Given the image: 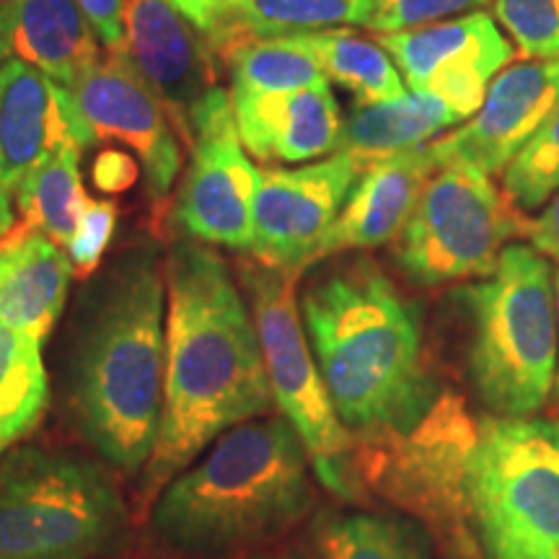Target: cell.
Returning <instances> with one entry per match:
<instances>
[{"instance_id":"obj_14","label":"cell","mask_w":559,"mask_h":559,"mask_svg":"<svg viewBox=\"0 0 559 559\" xmlns=\"http://www.w3.org/2000/svg\"><path fill=\"white\" fill-rule=\"evenodd\" d=\"M94 140L117 143L143 171L153 202L171 192L181 169V138L156 94L120 52H107L70 86Z\"/></svg>"},{"instance_id":"obj_15","label":"cell","mask_w":559,"mask_h":559,"mask_svg":"<svg viewBox=\"0 0 559 559\" xmlns=\"http://www.w3.org/2000/svg\"><path fill=\"white\" fill-rule=\"evenodd\" d=\"M120 52L164 104L181 143L190 145L194 115L215 83L207 41L174 0H124Z\"/></svg>"},{"instance_id":"obj_12","label":"cell","mask_w":559,"mask_h":559,"mask_svg":"<svg viewBox=\"0 0 559 559\" xmlns=\"http://www.w3.org/2000/svg\"><path fill=\"white\" fill-rule=\"evenodd\" d=\"M362 171L366 164L347 151L313 164L262 169L254 200V260L304 275Z\"/></svg>"},{"instance_id":"obj_34","label":"cell","mask_w":559,"mask_h":559,"mask_svg":"<svg viewBox=\"0 0 559 559\" xmlns=\"http://www.w3.org/2000/svg\"><path fill=\"white\" fill-rule=\"evenodd\" d=\"M531 247L542 257L559 264V192L539 210L536 218L526 221V234Z\"/></svg>"},{"instance_id":"obj_3","label":"cell","mask_w":559,"mask_h":559,"mask_svg":"<svg viewBox=\"0 0 559 559\" xmlns=\"http://www.w3.org/2000/svg\"><path fill=\"white\" fill-rule=\"evenodd\" d=\"M306 337L334 409L366 443L417 428L438 402L417 306L368 257L342 262L300 298Z\"/></svg>"},{"instance_id":"obj_37","label":"cell","mask_w":559,"mask_h":559,"mask_svg":"<svg viewBox=\"0 0 559 559\" xmlns=\"http://www.w3.org/2000/svg\"><path fill=\"white\" fill-rule=\"evenodd\" d=\"M16 228V213H13V202H11V192L0 185V241Z\"/></svg>"},{"instance_id":"obj_30","label":"cell","mask_w":559,"mask_h":559,"mask_svg":"<svg viewBox=\"0 0 559 559\" xmlns=\"http://www.w3.org/2000/svg\"><path fill=\"white\" fill-rule=\"evenodd\" d=\"M492 9L521 58H559V0H492Z\"/></svg>"},{"instance_id":"obj_38","label":"cell","mask_w":559,"mask_h":559,"mask_svg":"<svg viewBox=\"0 0 559 559\" xmlns=\"http://www.w3.org/2000/svg\"><path fill=\"white\" fill-rule=\"evenodd\" d=\"M555 290H557V353H559V272L555 275ZM551 402L559 415V355H557V376H555V391H551Z\"/></svg>"},{"instance_id":"obj_22","label":"cell","mask_w":559,"mask_h":559,"mask_svg":"<svg viewBox=\"0 0 559 559\" xmlns=\"http://www.w3.org/2000/svg\"><path fill=\"white\" fill-rule=\"evenodd\" d=\"M464 122L449 104L430 94H407L379 104H353L342 122L340 148L362 164L423 148Z\"/></svg>"},{"instance_id":"obj_29","label":"cell","mask_w":559,"mask_h":559,"mask_svg":"<svg viewBox=\"0 0 559 559\" xmlns=\"http://www.w3.org/2000/svg\"><path fill=\"white\" fill-rule=\"evenodd\" d=\"M500 177L502 192L521 213H536L559 192V102Z\"/></svg>"},{"instance_id":"obj_1","label":"cell","mask_w":559,"mask_h":559,"mask_svg":"<svg viewBox=\"0 0 559 559\" xmlns=\"http://www.w3.org/2000/svg\"><path fill=\"white\" fill-rule=\"evenodd\" d=\"M164 275V409L143 500L158 498L223 432L275 407L254 317L218 251L181 236Z\"/></svg>"},{"instance_id":"obj_6","label":"cell","mask_w":559,"mask_h":559,"mask_svg":"<svg viewBox=\"0 0 559 559\" xmlns=\"http://www.w3.org/2000/svg\"><path fill=\"white\" fill-rule=\"evenodd\" d=\"M124 531L128 506L96 461L39 445L0 459V559H91Z\"/></svg>"},{"instance_id":"obj_26","label":"cell","mask_w":559,"mask_h":559,"mask_svg":"<svg viewBox=\"0 0 559 559\" xmlns=\"http://www.w3.org/2000/svg\"><path fill=\"white\" fill-rule=\"evenodd\" d=\"M50 402L41 342L0 321V443H19L37 428Z\"/></svg>"},{"instance_id":"obj_32","label":"cell","mask_w":559,"mask_h":559,"mask_svg":"<svg viewBox=\"0 0 559 559\" xmlns=\"http://www.w3.org/2000/svg\"><path fill=\"white\" fill-rule=\"evenodd\" d=\"M117 226V207L107 200H91L81 215L79 228L68 241V257L79 275H91L102 264L104 251L109 249Z\"/></svg>"},{"instance_id":"obj_9","label":"cell","mask_w":559,"mask_h":559,"mask_svg":"<svg viewBox=\"0 0 559 559\" xmlns=\"http://www.w3.org/2000/svg\"><path fill=\"white\" fill-rule=\"evenodd\" d=\"M523 234L526 218L489 174L466 164H440L394 239V262L419 288L481 280Z\"/></svg>"},{"instance_id":"obj_35","label":"cell","mask_w":559,"mask_h":559,"mask_svg":"<svg viewBox=\"0 0 559 559\" xmlns=\"http://www.w3.org/2000/svg\"><path fill=\"white\" fill-rule=\"evenodd\" d=\"M481 549L489 559H559V547H542L515 536H487Z\"/></svg>"},{"instance_id":"obj_27","label":"cell","mask_w":559,"mask_h":559,"mask_svg":"<svg viewBox=\"0 0 559 559\" xmlns=\"http://www.w3.org/2000/svg\"><path fill=\"white\" fill-rule=\"evenodd\" d=\"M317 544L324 559H432L428 531L394 515H324Z\"/></svg>"},{"instance_id":"obj_2","label":"cell","mask_w":559,"mask_h":559,"mask_svg":"<svg viewBox=\"0 0 559 559\" xmlns=\"http://www.w3.org/2000/svg\"><path fill=\"white\" fill-rule=\"evenodd\" d=\"M164 370V264L153 247H132L83 290L66 366L70 419L111 469L138 474L148 466Z\"/></svg>"},{"instance_id":"obj_8","label":"cell","mask_w":559,"mask_h":559,"mask_svg":"<svg viewBox=\"0 0 559 559\" xmlns=\"http://www.w3.org/2000/svg\"><path fill=\"white\" fill-rule=\"evenodd\" d=\"M479 419L456 394H440L417 428L400 438L366 443L360 479L402 510L425 521L459 559H479L481 542L466 500V464Z\"/></svg>"},{"instance_id":"obj_28","label":"cell","mask_w":559,"mask_h":559,"mask_svg":"<svg viewBox=\"0 0 559 559\" xmlns=\"http://www.w3.org/2000/svg\"><path fill=\"white\" fill-rule=\"evenodd\" d=\"M223 55L230 94H288L326 81L313 55L293 37L241 41Z\"/></svg>"},{"instance_id":"obj_21","label":"cell","mask_w":559,"mask_h":559,"mask_svg":"<svg viewBox=\"0 0 559 559\" xmlns=\"http://www.w3.org/2000/svg\"><path fill=\"white\" fill-rule=\"evenodd\" d=\"M73 262L68 251L29 226L0 241V321L45 342L66 309Z\"/></svg>"},{"instance_id":"obj_31","label":"cell","mask_w":559,"mask_h":559,"mask_svg":"<svg viewBox=\"0 0 559 559\" xmlns=\"http://www.w3.org/2000/svg\"><path fill=\"white\" fill-rule=\"evenodd\" d=\"M492 0H370V19L366 29L391 34L456 19L464 13L481 11Z\"/></svg>"},{"instance_id":"obj_20","label":"cell","mask_w":559,"mask_h":559,"mask_svg":"<svg viewBox=\"0 0 559 559\" xmlns=\"http://www.w3.org/2000/svg\"><path fill=\"white\" fill-rule=\"evenodd\" d=\"M99 47L75 0H0V66L24 62L70 88L102 58Z\"/></svg>"},{"instance_id":"obj_36","label":"cell","mask_w":559,"mask_h":559,"mask_svg":"<svg viewBox=\"0 0 559 559\" xmlns=\"http://www.w3.org/2000/svg\"><path fill=\"white\" fill-rule=\"evenodd\" d=\"M241 0H174V5L190 19V24L200 34H207L221 24V19L226 16L239 5Z\"/></svg>"},{"instance_id":"obj_10","label":"cell","mask_w":559,"mask_h":559,"mask_svg":"<svg viewBox=\"0 0 559 559\" xmlns=\"http://www.w3.org/2000/svg\"><path fill=\"white\" fill-rule=\"evenodd\" d=\"M466 500L479 542L515 536L559 547V423L534 417H479Z\"/></svg>"},{"instance_id":"obj_39","label":"cell","mask_w":559,"mask_h":559,"mask_svg":"<svg viewBox=\"0 0 559 559\" xmlns=\"http://www.w3.org/2000/svg\"><path fill=\"white\" fill-rule=\"evenodd\" d=\"M260 559H304L298 555H275V557H260Z\"/></svg>"},{"instance_id":"obj_5","label":"cell","mask_w":559,"mask_h":559,"mask_svg":"<svg viewBox=\"0 0 559 559\" xmlns=\"http://www.w3.org/2000/svg\"><path fill=\"white\" fill-rule=\"evenodd\" d=\"M469 326L466 370L479 402L498 417L547 407L557 376V290L547 257L508 243L487 277L461 285Z\"/></svg>"},{"instance_id":"obj_17","label":"cell","mask_w":559,"mask_h":559,"mask_svg":"<svg viewBox=\"0 0 559 559\" xmlns=\"http://www.w3.org/2000/svg\"><path fill=\"white\" fill-rule=\"evenodd\" d=\"M96 143L73 91L24 62L0 66V185L21 181L66 148Z\"/></svg>"},{"instance_id":"obj_19","label":"cell","mask_w":559,"mask_h":559,"mask_svg":"<svg viewBox=\"0 0 559 559\" xmlns=\"http://www.w3.org/2000/svg\"><path fill=\"white\" fill-rule=\"evenodd\" d=\"M438 166L432 143L368 164L340 218L313 251L311 267L342 251L373 249L394 241Z\"/></svg>"},{"instance_id":"obj_4","label":"cell","mask_w":559,"mask_h":559,"mask_svg":"<svg viewBox=\"0 0 559 559\" xmlns=\"http://www.w3.org/2000/svg\"><path fill=\"white\" fill-rule=\"evenodd\" d=\"M311 506L304 440L285 417H257L160 489L151 526L181 555L223 557L285 534Z\"/></svg>"},{"instance_id":"obj_40","label":"cell","mask_w":559,"mask_h":559,"mask_svg":"<svg viewBox=\"0 0 559 559\" xmlns=\"http://www.w3.org/2000/svg\"><path fill=\"white\" fill-rule=\"evenodd\" d=\"M5 451H9V449H5V445L0 443V459H3V453H5Z\"/></svg>"},{"instance_id":"obj_25","label":"cell","mask_w":559,"mask_h":559,"mask_svg":"<svg viewBox=\"0 0 559 559\" xmlns=\"http://www.w3.org/2000/svg\"><path fill=\"white\" fill-rule=\"evenodd\" d=\"M81 156L83 148L55 153L21 181L16 190V205L24 226L39 230L62 249L68 247L91 202L81 177Z\"/></svg>"},{"instance_id":"obj_16","label":"cell","mask_w":559,"mask_h":559,"mask_svg":"<svg viewBox=\"0 0 559 559\" xmlns=\"http://www.w3.org/2000/svg\"><path fill=\"white\" fill-rule=\"evenodd\" d=\"M559 102V58L510 62L466 122L432 140L440 164L502 174Z\"/></svg>"},{"instance_id":"obj_13","label":"cell","mask_w":559,"mask_h":559,"mask_svg":"<svg viewBox=\"0 0 559 559\" xmlns=\"http://www.w3.org/2000/svg\"><path fill=\"white\" fill-rule=\"evenodd\" d=\"M379 41L409 91L436 96L464 122L481 107L489 83L515 55L513 41L487 11L379 34Z\"/></svg>"},{"instance_id":"obj_33","label":"cell","mask_w":559,"mask_h":559,"mask_svg":"<svg viewBox=\"0 0 559 559\" xmlns=\"http://www.w3.org/2000/svg\"><path fill=\"white\" fill-rule=\"evenodd\" d=\"M86 13L91 26H94L96 37H99L102 47L107 52H115L122 47L124 37V0H75Z\"/></svg>"},{"instance_id":"obj_24","label":"cell","mask_w":559,"mask_h":559,"mask_svg":"<svg viewBox=\"0 0 559 559\" xmlns=\"http://www.w3.org/2000/svg\"><path fill=\"white\" fill-rule=\"evenodd\" d=\"M293 39L313 55L326 81L353 94L358 104L400 99L409 91L381 41L360 37L349 26L298 34Z\"/></svg>"},{"instance_id":"obj_11","label":"cell","mask_w":559,"mask_h":559,"mask_svg":"<svg viewBox=\"0 0 559 559\" xmlns=\"http://www.w3.org/2000/svg\"><path fill=\"white\" fill-rule=\"evenodd\" d=\"M260 177L236 128L230 94L213 88L194 115L190 164L174 200V226L207 247L251 251Z\"/></svg>"},{"instance_id":"obj_7","label":"cell","mask_w":559,"mask_h":559,"mask_svg":"<svg viewBox=\"0 0 559 559\" xmlns=\"http://www.w3.org/2000/svg\"><path fill=\"white\" fill-rule=\"evenodd\" d=\"M260 334L264 368L277 409L304 440L311 466L330 492L360 498L355 438L342 425L313 358L296 298L298 272L251 260L239 270Z\"/></svg>"},{"instance_id":"obj_18","label":"cell","mask_w":559,"mask_h":559,"mask_svg":"<svg viewBox=\"0 0 559 559\" xmlns=\"http://www.w3.org/2000/svg\"><path fill=\"white\" fill-rule=\"evenodd\" d=\"M241 143L262 164H306L340 148L342 117L330 81L288 94H230Z\"/></svg>"},{"instance_id":"obj_23","label":"cell","mask_w":559,"mask_h":559,"mask_svg":"<svg viewBox=\"0 0 559 559\" xmlns=\"http://www.w3.org/2000/svg\"><path fill=\"white\" fill-rule=\"evenodd\" d=\"M370 0H241L207 34L213 50L228 52L241 41L285 39L298 34L368 26Z\"/></svg>"}]
</instances>
